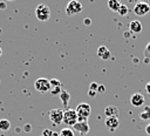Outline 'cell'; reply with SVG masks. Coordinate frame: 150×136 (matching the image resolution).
I'll list each match as a JSON object with an SVG mask.
<instances>
[{
	"label": "cell",
	"instance_id": "obj_1",
	"mask_svg": "<svg viewBox=\"0 0 150 136\" xmlns=\"http://www.w3.org/2000/svg\"><path fill=\"white\" fill-rule=\"evenodd\" d=\"M35 15L39 21H48L50 18V8L45 4H40L35 8Z\"/></svg>",
	"mask_w": 150,
	"mask_h": 136
},
{
	"label": "cell",
	"instance_id": "obj_2",
	"mask_svg": "<svg viewBox=\"0 0 150 136\" xmlns=\"http://www.w3.org/2000/svg\"><path fill=\"white\" fill-rule=\"evenodd\" d=\"M68 127H74L77 123V114L75 109H66L63 111V122Z\"/></svg>",
	"mask_w": 150,
	"mask_h": 136
},
{
	"label": "cell",
	"instance_id": "obj_3",
	"mask_svg": "<svg viewBox=\"0 0 150 136\" xmlns=\"http://www.w3.org/2000/svg\"><path fill=\"white\" fill-rule=\"evenodd\" d=\"M34 88H35L39 93H47V91H50L52 86H50V82H49L48 79L40 77V79L35 80V82H34Z\"/></svg>",
	"mask_w": 150,
	"mask_h": 136
},
{
	"label": "cell",
	"instance_id": "obj_4",
	"mask_svg": "<svg viewBox=\"0 0 150 136\" xmlns=\"http://www.w3.org/2000/svg\"><path fill=\"white\" fill-rule=\"evenodd\" d=\"M81 11H82V4L80 1H76V0L69 1L66 6V14L69 15V16L79 14Z\"/></svg>",
	"mask_w": 150,
	"mask_h": 136
},
{
	"label": "cell",
	"instance_id": "obj_5",
	"mask_svg": "<svg viewBox=\"0 0 150 136\" xmlns=\"http://www.w3.org/2000/svg\"><path fill=\"white\" fill-rule=\"evenodd\" d=\"M75 111L77 114V118H88L90 113H91V107L89 103L82 102L76 107Z\"/></svg>",
	"mask_w": 150,
	"mask_h": 136
},
{
	"label": "cell",
	"instance_id": "obj_6",
	"mask_svg": "<svg viewBox=\"0 0 150 136\" xmlns=\"http://www.w3.org/2000/svg\"><path fill=\"white\" fill-rule=\"evenodd\" d=\"M63 111L62 109L60 108H55V109H52L48 114V117L49 120L54 123V124H61L63 122Z\"/></svg>",
	"mask_w": 150,
	"mask_h": 136
},
{
	"label": "cell",
	"instance_id": "obj_7",
	"mask_svg": "<svg viewBox=\"0 0 150 136\" xmlns=\"http://www.w3.org/2000/svg\"><path fill=\"white\" fill-rule=\"evenodd\" d=\"M149 11H150V5L146 2H143V1L137 2L134 7V13L137 16H144L145 14L149 13Z\"/></svg>",
	"mask_w": 150,
	"mask_h": 136
},
{
	"label": "cell",
	"instance_id": "obj_8",
	"mask_svg": "<svg viewBox=\"0 0 150 136\" xmlns=\"http://www.w3.org/2000/svg\"><path fill=\"white\" fill-rule=\"evenodd\" d=\"M73 128H74V131H77L81 136H86L89 132V124H88V122H77Z\"/></svg>",
	"mask_w": 150,
	"mask_h": 136
},
{
	"label": "cell",
	"instance_id": "obj_9",
	"mask_svg": "<svg viewBox=\"0 0 150 136\" xmlns=\"http://www.w3.org/2000/svg\"><path fill=\"white\" fill-rule=\"evenodd\" d=\"M144 101H145V98H144L143 94H141V93H135V94H132L131 97H130V102H131V104L135 106V107H141V106H143Z\"/></svg>",
	"mask_w": 150,
	"mask_h": 136
},
{
	"label": "cell",
	"instance_id": "obj_10",
	"mask_svg": "<svg viewBox=\"0 0 150 136\" xmlns=\"http://www.w3.org/2000/svg\"><path fill=\"white\" fill-rule=\"evenodd\" d=\"M104 115L105 117H118L120 115V109L116 107V106H107L105 109H104Z\"/></svg>",
	"mask_w": 150,
	"mask_h": 136
},
{
	"label": "cell",
	"instance_id": "obj_11",
	"mask_svg": "<svg viewBox=\"0 0 150 136\" xmlns=\"http://www.w3.org/2000/svg\"><path fill=\"white\" fill-rule=\"evenodd\" d=\"M118 125H120V120H118V117H107V118H105V127H107L110 131H115Z\"/></svg>",
	"mask_w": 150,
	"mask_h": 136
},
{
	"label": "cell",
	"instance_id": "obj_12",
	"mask_svg": "<svg viewBox=\"0 0 150 136\" xmlns=\"http://www.w3.org/2000/svg\"><path fill=\"white\" fill-rule=\"evenodd\" d=\"M97 56L102 60H108L111 57V53L105 46H100L97 48Z\"/></svg>",
	"mask_w": 150,
	"mask_h": 136
},
{
	"label": "cell",
	"instance_id": "obj_13",
	"mask_svg": "<svg viewBox=\"0 0 150 136\" xmlns=\"http://www.w3.org/2000/svg\"><path fill=\"white\" fill-rule=\"evenodd\" d=\"M129 30L132 33H141L142 32V23L138 20H132L129 22Z\"/></svg>",
	"mask_w": 150,
	"mask_h": 136
},
{
	"label": "cell",
	"instance_id": "obj_14",
	"mask_svg": "<svg viewBox=\"0 0 150 136\" xmlns=\"http://www.w3.org/2000/svg\"><path fill=\"white\" fill-rule=\"evenodd\" d=\"M59 97H60L62 104H63L64 107H67L68 103H69V100H70V94H69V91H67L66 89H62V91L60 93Z\"/></svg>",
	"mask_w": 150,
	"mask_h": 136
},
{
	"label": "cell",
	"instance_id": "obj_15",
	"mask_svg": "<svg viewBox=\"0 0 150 136\" xmlns=\"http://www.w3.org/2000/svg\"><path fill=\"white\" fill-rule=\"evenodd\" d=\"M121 5H122V4H121L118 0H109V1H108V7H109L112 12H118Z\"/></svg>",
	"mask_w": 150,
	"mask_h": 136
},
{
	"label": "cell",
	"instance_id": "obj_16",
	"mask_svg": "<svg viewBox=\"0 0 150 136\" xmlns=\"http://www.w3.org/2000/svg\"><path fill=\"white\" fill-rule=\"evenodd\" d=\"M139 118L141 120H144V121L150 120V107L149 106H145L144 107V110L139 114Z\"/></svg>",
	"mask_w": 150,
	"mask_h": 136
},
{
	"label": "cell",
	"instance_id": "obj_17",
	"mask_svg": "<svg viewBox=\"0 0 150 136\" xmlns=\"http://www.w3.org/2000/svg\"><path fill=\"white\" fill-rule=\"evenodd\" d=\"M9 128H11V122L6 118H1L0 120V130L7 131V130H9Z\"/></svg>",
	"mask_w": 150,
	"mask_h": 136
},
{
	"label": "cell",
	"instance_id": "obj_18",
	"mask_svg": "<svg viewBox=\"0 0 150 136\" xmlns=\"http://www.w3.org/2000/svg\"><path fill=\"white\" fill-rule=\"evenodd\" d=\"M59 136H75V135H74V130H71L70 128H63L62 130H60Z\"/></svg>",
	"mask_w": 150,
	"mask_h": 136
},
{
	"label": "cell",
	"instance_id": "obj_19",
	"mask_svg": "<svg viewBox=\"0 0 150 136\" xmlns=\"http://www.w3.org/2000/svg\"><path fill=\"white\" fill-rule=\"evenodd\" d=\"M144 62L145 63L150 62V42L145 46V49H144Z\"/></svg>",
	"mask_w": 150,
	"mask_h": 136
},
{
	"label": "cell",
	"instance_id": "obj_20",
	"mask_svg": "<svg viewBox=\"0 0 150 136\" xmlns=\"http://www.w3.org/2000/svg\"><path fill=\"white\" fill-rule=\"evenodd\" d=\"M128 12H129V9H128V7L125 6V5H121V7H120V9H118V14L120 15H122V16H124V15H127L128 14Z\"/></svg>",
	"mask_w": 150,
	"mask_h": 136
},
{
	"label": "cell",
	"instance_id": "obj_21",
	"mask_svg": "<svg viewBox=\"0 0 150 136\" xmlns=\"http://www.w3.org/2000/svg\"><path fill=\"white\" fill-rule=\"evenodd\" d=\"M49 82H50L52 88H55V87H62L61 81H60V80H57V79H50V80H49Z\"/></svg>",
	"mask_w": 150,
	"mask_h": 136
},
{
	"label": "cell",
	"instance_id": "obj_22",
	"mask_svg": "<svg viewBox=\"0 0 150 136\" xmlns=\"http://www.w3.org/2000/svg\"><path fill=\"white\" fill-rule=\"evenodd\" d=\"M62 91V87H55V88H52L50 89V93L53 94V95H60V93Z\"/></svg>",
	"mask_w": 150,
	"mask_h": 136
},
{
	"label": "cell",
	"instance_id": "obj_23",
	"mask_svg": "<svg viewBox=\"0 0 150 136\" xmlns=\"http://www.w3.org/2000/svg\"><path fill=\"white\" fill-rule=\"evenodd\" d=\"M97 88H98V83H96V82H91L90 86H89V90L97 91Z\"/></svg>",
	"mask_w": 150,
	"mask_h": 136
},
{
	"label": "cell",
	"instance_id": "obj_24",
	"mask_svg": "<svg viewBox=\"0 0 150 136\" xmlns=\"http://www.w3.org/2000/svg\"><path fill=\"white\" fill-rule=\"evenodd\" d=\"M53 132H54V131H52L50 129H45V130L42 131V135H41V136H52Z\"/></svg>",
	"mask_w": 150,
	"mask_h": 136
},
{
	"label": "cell",
	"instance_id": "obj_25",
	"mask_svg": "<svg viewBox=\"0 0 150 136\" xmlns=\"http://www.w3.org/2000/svg\"><path fill=\"white\" fill-rule=\"evenodd\" d=\"M105 91V88H104V86H101V84H98V88H97V93H104Z\"/></svg>",
	"mask_w": 150,
	"mask_h": 136
},
{
	"label": "cell",
	"instance_id": "obj_26",
	"mask_svg": "<svg viewBox=\"0 0 150 136\" xmlns=\"http://www.w3.org/2000/svg\"><path fill=\"white\" fill-rule=\"evenodd\" d=\"M23 129H25V131H26V132H30V130H32V127H30V124H25Z\"/></svg>",
	"mask_w": 150,
	"mask_h": 136
},
{
	"label": "cell",
	"instance_id": "obj_27",
	"mask_svg": "<svg viewBox=\"0 0 150 136\" xmlns=\"http://www.w3.org/2000/svg\"><path fill=\"white\" fill-rule=\"evenodd\" d=\"M96 94H97V91H94V90H88V95H89L90 97H95V96H96Z\"/></svg>",
	"mask_w": 150,
	"mask_h": 136
},
{
	"label": "cell",
	"instance_id": "obj_28",
	"mask_svg": "<svg viewBox=\"0 0 150 136\" xmlns=\"http://www.w3.org/2000/svg\"><path fill=\"white\" fill-rule=\"evenodd\" d=\"M6 7H7V4L5 2V1H0V9H6Z\"/></svg>",
	"mask_w": 150,
	"mask_h": 136
},
{
	"label": "cell",
	"instance_id": "obj_29",
	"mask_svg": "<svg viewBox=\"0 0 150 136\" xmlns=\"http://www.w3.org/2000/svg\"><path fill=\"white\" fill-rule=\"evenodd\" d=\"M145 90H146V93L150 95V82H148V83L145 84Z\"/></svg>",
	"mask_w": 150,
	"mask_h": 136
},
{
	"label": "cell",
	"instance_id": "obj_30",
	"mask_svg": "<svg viewBox=\"0 0 150 136\" xmlns=\"http://www.w3.org/2000/svg\"><path fill=\"white\" fill-rule=\"evenodd\" d=\"M90 22H91V20H90L89 18H86V19L83 20V23H84V25H90Z\"/></svg>",
	"mask_w": 150,
	"mask_h": 136
},
{
	"label": "cell",
	"instance_id": "obj_31",
	"mask_svg": "<svg viewBox=\"0 0 150 136\" xmlns=\"http://www.w3.org/2000/svg\"><path fill=\"white\" fill-rule=\"evenodd\" d=\"M145 132L150 136V123H149V124H146V127H145Z\"/></svg>",
	"mask_w": 150,
	"mask_h": 136
},
{
	"label": "cell",
	"instance_id": "obj_32",
	"mask_svg": "<svg viewBox=\"0 0 150 136\" xmlns=\"http://www.w3.org/2000/svg\"><path fill=\"white\" fill-rule=\"evenodd\" d=\"M129 35H130V34H129L128 32H125V33H124V36H125V38H129Z\"/></svg>",
	"mask_w": 150,
	"mask_h": 136
},
{
	"label": "cell",
	"instance_id": "obj_33",
	"mask_svg": "<svg viewBox=\"0 0 150 136\" xmlns=\"http://www.w3.org/2000/svg\"><path fill=\"white\" fill-rule=\"evenodd\" d=\"M52 136H59V134H56V132H53V135Z\"/></svg>",
	"mask_w": 150,
	"mask_h": 136
},
{
	"label": "cell",
	"instance_id": "obj_34",
	"mask_svg": "<svg viewBox=\"0 0 150 136\" xmlns=\"http://www.w3.org/2000/svg\"><path fill=\"white\" fill-rule=\"evenodd\" d=\"M1 54H2V49H1V47H0V56H1Z\"/></svg>",
	"mask_w": 150,
	"mask_h": 136
}]
</instances>
